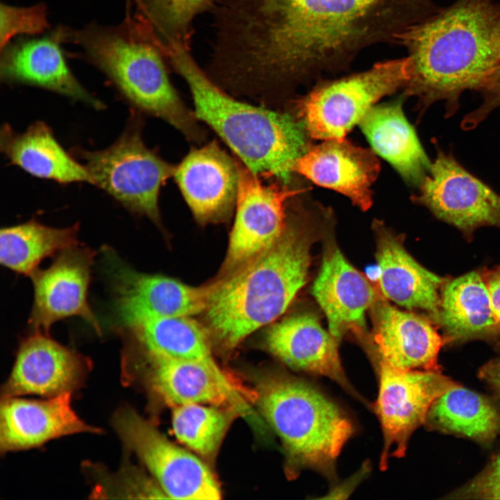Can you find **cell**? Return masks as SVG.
Here are the masks:
<instances>
[{
    "label": "cell",
    "instance_id": "cell-1",
    "mask_svg": "<svg viewBox=\"0 0 500 500\" xmlns=\"http://www.w3.org/2000/svg\"><path fill=\"white\" fill-rule=\"evenodd\" d=\"M436 0H217L210 62L236 92L285 94L348 69L364 50L399 37Z\"/></svg>",
    "mask_w": 500,
    "mask_h": 500
},
{
    "label": "cell",
    "instance_id": "cell-2",
    "mask_svg": "<svg viewBox=\"0 0 500 500\" xmlns=\"http://www.w3.org/2000/svg\"><path fill=\"white\" fill-rule=\"evenodd\" d=\"M411 65L403 96L422 106L444 101L449 115L462 93L481 91L500 65V1L455 0L398 39Z\"/></svg>",
    "mask_w": 500,
    "mask_h": 500
},
{
    "label": "cell",
    "instance_id": "cell-3",
    "mask_svg": "<svg viewBox=\"0 0 500 500\" xmlns=\"http://www.w3.org/2000/svg\"><path fill=\"white\" fill-rule=\"evenodd\" d=\"M318 233L306 218L288 222L270 249L212 284L204 312L222 347H235L286 310L306 282L310 249Z\"/></svg>",
    "mask_w": 500,
    "mask_h": 500
},
{
    "label": "cell",
    "instance_id": "cell-4",
    "mask_svg": "<svg viewBox=\"0 0 500 500\" xmlns=\"http://www.w3.org/2000/svg\"><path fill=\"white\" fill-rule=\"evenodd\" d=\"M165 53L190 89L197 119L212 128L253 174L288 183L294 162L310 147L303 122L234 99L200 67L190 48L174 44Z\"/></svg>",
    "mask_w": 500,
    "mask_h": 500
},
{
    "label": "cell",
    "instance_id": "cell-5",
    "mask_svg": "<svg viewBox=\"0 0 500 500\" xmlns=\"http://www.w3.org/2000/svg\"><path fill=\"white\" fill-rule=\"evenodd\" d=\"M256 394L262 416L282 442L288 477L311 469L335 481L337 458L355 431L343 409L309 382L283 373L265 378Z\"/></svg>",
    "mask_w": 500,
    "mask_h": 500
},
{
    "label": "cell",
    "instance_id": "cell-6",
    "mask_svg": "<svg viewBox=\"0 0 500 500\" xmlns=\"http://www.w3.org/2000/svg\"><path fill=\"white\" fill-rule=\"evenodd\" d=\"M74 35L90 60L135 110L162 119L189 140H203L197 117L169 80L166 58L136 28L128 32L94 26Z\"/></svg>",
    "mask_w": 500,
    "mask_h": 500
},
{
    "label": "cell",
    "instance_id": "cell-7",
    "mask_svg": "<svg viewBox=\"0 0 500 500\" xmlns=\"http://www.w3.org/2000/svg\"><path fill=\"white\" fill-rule=\"evenodd\" d=\"M141 122L133 112L122 133L108 147L88 151L76 147L70 153L83 161L93 185L128 211L158 222L160 190L174 176L175 167L145 145Z\"/></svg>",
    "mask_w": 500,
    "mask_h": 500
},
{
    "label": "cell",
    "instance_id": "cell-8",
    "mask_svg": "<svg viewBox=\"0 0 500 500\" xmlns=\"http://www.w3.org/2000/svg\"><path fill=\"white\" fill-rule=\"evenodd\" d=\"M411 75L408 56L378 61L338 79L321 81L298 103L308 135L342 140L381 98L403 89Z\"/></svg>",
    "mask_w": 500,
    "mask_h": 500
},
{
    "label": "cell",
    "instance_id": "cell-9",
    "mask_svg": "<svg viewBox=\"0 0 500 500\" xmlns=\"http://www.w3.org/2000/svg\"><path fill=\"white\" fill-rule=\"evenodd\" d=\"M112 425L165 496L174 499L216 500L221 490L212 472L197 456L172 443L132 408L119 409Z\"/></svg>",
    "mask_w": 500,
    "mask_h": 500
},
{
    "label": "cell",
    "instance_id": "cell-10",
    "mask_svg": "<svg viewBox=\"0 0 500 500\" xmlns=\"http://www.w3.org/2000/svg\"><path fill=\"white\" fill-rule=\"evenodd\" d=\"M101 266L112 294L115 328L151 318L190 317L206 309L212 285L197 288L138 272L108 247L102 249Z\"/></svg>",
    "mask_w": 500,
    "mask_h": 500
},
{
    "label": "cell",
    "instance_id": "cell-11",
    "mask_svg": "<svg viewBox=\"0 0 500 500\" xmlns=\"http://www.w3.org/2000/svg\"><path fill=\"white\" fill-rule=\"evenodd\" d=\"M375 367L379 384L372 407L383 433L380 468L385 470L390 457L405 455L412 433L425 422L433 402L456 383L440 371L401 370L383 364Z\"/></svg>",
    "mask_w": 500,
    "mask_h": 500
},
{
    "label": "cell",
    "instance_id": "cell-12",
    "mask_svg": "<svg viewBox=\"0 0 500 500\" xmlns=\"http://www.w3.org/2000/svg\"><path fill=\"white\" fill-rule=\"evenodd\" d=\"M236 214L231 232L226 270L233 271L270 249L282 236L288 222L285 201L294 190L264 185L259 176L237 162Z\"/></svg>",
    "mask_w": 500,
    "mask_h": 500
},
{
    "label": "cell",
    "instance_id": "cell-13",
    "mask_svg": "<svg viewBox=\"0 0 500 500\" xmlns=\"http://www.w3.org/2000/svg\"><path fill=\"white\" fill-rule=\"evenodd\" d=\"M95 255L90 248L76 244L57 253L48 268L31 274L34 300L28 325L33 332L49 334L55 322L78 316L101 333L88 299Z\"/></svg>",
    "mask_w": 500,
    "mask_h": 500
},
{
    "label": "cell",
    "instance_id": "cell-14",
    "mask_svg": "<svg viewBox=\"0 0 500 500\" xmlns=\"http://www.w3.org/2000/svg\"><path fill=\"white\" fill-rule=\"evenodd\" d=\"M415 200L467 234L483 226H500V196L440 151Z\"/></svg>",
    "mask_w": 500,
    "mask_h": 500
},
{
    "label": "cell",
    "instance_id": "cell-15",
    "mask_svg": "<svg viewBox=\"0 0 500 500\" xmlns=\"http://www.w3.org/2000/svg\"><path fill=\"white\" fill-rule=\"evenodd\" d=\"M91 368L89 358L33 331L21 342L2 397L35 394L46 398L72 393L83 383Z\"/></svg>",
    "mask_w": 500,
    "mask_h": 500
},
{
    "label": "cell",
    "instance_id": "cell-16",
    "mask_svg": "<svg viewBox=\"0 0 500 500\" xmlns=\"http://www.w3.org/2000/svg\"><path fill=\"white\" fill-rule=\"evenodd\" d=\"M372 308L373 339L367 349L374 366L440 371L438 354L444 342L430 321L377 297Z\"/></svg>",
    "mask_w": 500,
    "mask_h": 500
},
{
    "label": "cell",
    "instance_id": "cell-17",
    "mask_svg": "<svg viewBox=\"0 0 500 500\" xmlns=\"http://www.w3.org/2000/svg\"><path fill=\"white\" fill-rule=\"evenodd\" d=\"M144 358L147 384L167 404L211 405L240 414L249 411L240 390L216 362Z\"/></svg>",
    "mask_w": 500,
    "mask_h": 500
},
{
    "label": "cell",
    "instance_id": "cell-18",
    "mask_svg": "<svg viewBox=\"0 0 500 500\" xmlns=\"http://www.w3.org/2000/svg\"><path fill=\"white\" fill-rule=\"evenodd\" d=\"M269 351L290 368L329 378L368 405L349 381L338 353V340L310 313L290 316L274 324L265 338Z\"/></svg>",
    "mask_w": 500,
    "mask_h": 500
},
{
    "label": "cell",
    "instance_id": "cell-19",
    "mask_svg": "<svg viewBox=\"0 0 500 500\" xmlns=\"http://www.w3.org/2000/svg\"><path fill=\"white\" fill-rule=\"evenodd\" d=\"M174 176L195 218L201 222L225 217L236 203L237 162L215 142L190 151L175 167Z\"/></svg>",
    "mask_w": 500,
    "mask_h": 500
},
{
    "label": "cell",
    "instance_id": "cell-20",
    "mask_svg": "<svg viewBox=\"0 0 500 500\" xmlns=\"http://www.w3.org/2000/svg\"><path fill=\"white\" fill-rule=\"evenodd\" d=\"M72 393L44 400L3 397L1 403V452L39 447L65 435L100 430L83 421L71 403Z\"/></svg>",
    "mask_w": 500,
    "mask_h": 500
},
{
    "label": "cell",
    "instance_id": "cell-21",
    "mask_svg": "<svg viewBox=\"0 0 500 500\" xmlns=\"http://www.w3.org/2000/svg\"><path fill=\"white\" fill-rule=\"evenodd\" d=\"M293 172L349 197L361 210L372 203L371 186L380 171L374 151L344 139L327 140L308 149L295 162Z\"/></svg>",
    "mask_w": 500,
    "mask_h": 500
},
{
    "label": "cell",
    "instance_id": "cell-22",
    "mask_svg": "<svg viewBox=\"0 0 500 500\" xmlns=\"http://www.w3.org/2000/svg\"><path fill=\"white\" fill-rule=\"evenodd\" d=\"M312 292L328 319L329 332L338 340L349 330L365 334V312L376 294L370 283L328 244Z\"/></svg>",
    "mask_w": 500,
    "mask_h": 500
},
{
    "label": "cell",
    "instance_id": "cell-23",
    "mask_svg": "<svg viewBox=\"0 0 500 500\" xmlns=\"http://www.w3.org/2000/svg\"><path fill=\"white\" fill-rule=\"evenodd\" d=\"M379 285L383 295L409 310L425 311L437 323L441 292L447 280L420 265L407 252L399 238L383 223H374Z\"/></svg>",
    "mask_w": 500,
    "mask_h": 500
},
{
    "label": "cell",
    "instance_id": "cell-24",
    "mask_svg": "<svg viewBox=\"0 0 500 500\" xmlns=\"http://www.w3.org/2000/svg\"><path fill=\"white\" fill-rule=\"evenodd\" d=\"M54 38H44L7 46L1 58L0 75L8 83L39 87L73 100L80 101L94 109L105 104L91 95L74 76Z\"/></svg>",
    "mask_w": 500,
    "mask_h": 500
},
{
    "label": "cell",
    "instance_id": "cell-25",
    "mask_svg": "<svg viewBox=\"0 0 500 500\" xmlns=\"http://www.w3.org/2000/svg\"><path fill=\"white\" fill-rule=\"evenodd\" d=\"M0 150L11 165L35 177L60 184H93L85 166L62 148L44 122H34L23 133L4 124L0 131Z\"/></svg>",
    "mask_w": 500,
    "mask_h": 500
},
{
    "label": "cell",
    "instance_id": "cell-26",
    "mask_svg": "<svg viewBox=\"0 0 500 500\" xmlns=\"http://www.w3.org/2000/svg\"><path fill=\"white\" fill-rule=\"evenodd\" d=\"M437 323L443 329L445 344L500 335L482 274L472 272L445 282Z\"/></svg>",
    "mask_w": 500,
    "mask_h": 500
},
{
    "label": "cell",
    "instance_id": "cell-27",
    "mask_svg": "<svg viewBox=\"0 0 500 500\" xmlns=\"http://www.w3.org/2000/svg\"><path fill=\"white\" fill-rule=\"evenodd\" d=\"M359 124L376 153L406 181L422 183L431 164L403 114L400 100L373 106Z\"/></svg>",
    "mask_w": 500,
    "mask_h": 500
},
{
    "label": "cell",
    "instance_id": "cell-28",
    "mask_svg": "<svg viewBox=\"0 0 500 500\" xmlns=\"http://www.w3.org/2000/svg\"><path fill=\"white\" fill-rule=\"evenodd\" d=\"M124 351L143 356L216 362L203 330L190 317H157L116 327Z\"/></svg>",
    "mask_w": 500,
    "mask_h": 500
},
{
    "label": "cell",
    "instance_id": "cell-29",
    "mask_svg": "<svg viewBox=\"0 0 500 500\" xmlns=\"http://www.w3.org/2000/svg\"><path fill=\"white\" fill-rule=\"evenodd\" d=\"M427 426L447 433L489 442L500 433V413L482 395L456 383L431 406Z\"/></svg>",
    "mask_w": 500,
    "mask_h": 500
},
{
    "label": "cell",
    "instance_id": "cell-30",
    "mask_svg": "<svg viewBox=\"0 0 500 500\" xmlns=\"http://www.w3.org/2000/svg\"><path fill=\"white\" fill-rule=\"evenodd\" d=\"M78 223L67 228H54L35 218L2 228L1 263L18 274L30 276L43 259L78 244Z\"/></svg>",
    "mask_w": 500,
    "mask_h": 500
},
{
    "label": "cell",
    "instance_id": "cell-31",
    "mask_svg": "<svg viewBox=\"0 0 500 500\" xmlns=\"http://www.w3.org/2000/svg\"><path fill=\"white\" fill-rule=\"evenodd\" d=\"M217 0H138V27L164 54L174 44L190 47L193 23Z\"/></svg>",
    "mask_w": 500,
    "mask_h": 500
},
{
    "label": "cell",
    "instance_id": "cell-32",
    "mask_svg": "<svg viewBox=\"0 0 500 500\" xmlns=\"http://www.w3.org/2000/svg\"><path fill=\"white\" fill-rule=\"evenodd\" d=\"M172 428L182 444L199 455L215 454L229 424V409L206 404L173 407Z\"/></svg>",
    "mask_w": 500,
    "mask_h": 500
},
{
    "label": "cell",
    "instance_id": "cell-33",
    "mask_svg": "<svg viewBox=\"0 0 500 500\" xmlns=\"http://www.w3.org/2000/svg\"><path fill=\"white\" fill-rule=\"evenodd\" d=\"M0 46L3 50L15 36L40 33L49 27L43 4L17 7L1 3Z\"/></svg>",
    "mask_w": 500,
    "mask_h": 500
},
{
    "label": "cell",
    "instance_id": "cell-34",
    "mask_svg": "<svg viewBox=\"0 0 500 500\" xmlns=\"http://www.w3.org/2000/svg\"><path fill=\"white\" fill-rule=\"evenodd\" d=\"M451 494V499H500V452L475 478Z\"/></svg>",
    "mask_w": 500,
    "mask_h": 500
},
{
    "label": "cell",
    "instance_id": "cell-35",
    "mask_svg": "<svg viewBox=\"0 0 500 500\" xmlns=\"http://www.w3.org/2000/svg\"><path fill=\"white\" fill-rule=\"evenodd\" d=\"M481 92L483 96V103L465 117L463 122L465 128L476 126L491 111L500 106V65Z\"/></svg>",
    "mask_w": 500,
    "mask_h": 500
},
{
    "label": "cell",
    "instance_id": "cell-36",
    "mask_svg": "<svg viewBox=\"0 0 500 500\" xmlns=\"http://www.w3.org/2000/svg\"><path fill=\"white\" fill-rule=\"evenodd\" d=\"M494 315L500 328V265L482 274Z\"/></svg>",
    "mask_w": 500,
    "mask_h": 500
},
{
    "label": "cell",
    "instance_id": "cell-37",
    "mask_svg": "<svg viewBox=\"0 0 500 500\" xmlns=\"http://www.w3.org/2000/svg\"><path fill=\"white\" fill-rule=\"evenodd\" d=\"M478 376L500 396V358L489 361L478 372Z\"/></svg>",
    "mask_w": 500,
    "mask_h": 500
}]
</instances>
